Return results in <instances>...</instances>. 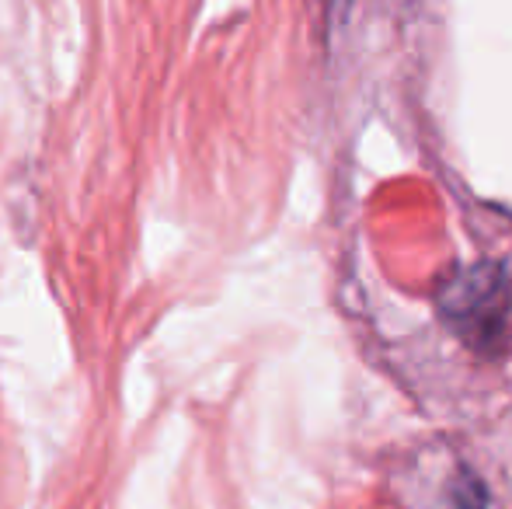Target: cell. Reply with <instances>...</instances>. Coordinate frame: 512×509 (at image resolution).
<instances>
[{"instance_id": "6da1fadb", "label": "cell", "mask_w": 512, "mask_h": 509, "mask_svg": "<svg viewBox=\"0 0 512 509\" xmlns=\"http://www.w3.org/2000/svg\"><path fill=\"white\" fill-rule=\"evenodd\" d=\"M439 307L457 325L460 339L492 342L506 325L509 283L495 265H471L446 286Z\"/></svg>"}, {"instance_id": "7a4b0ae2", "label": "cell", "mask_w": 512, "mask_h": 509, "mask_svg": "<svg viewBox=\"0 0 512 509\" xmlns=\"http://www.w3.org/2000/svg\"><path fill=\"white\" fill-rule=\"evenodd\" d=\"M450 509H488L485 506V492L474 478H460L457 485V496H453V506Z\"/></svg>"}]
</instances>
